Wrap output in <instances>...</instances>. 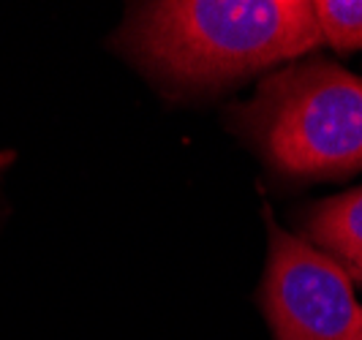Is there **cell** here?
Instances as JSON below:
<instances>
[{
    "mask_svg": "<svg viewBox=\"0 0 362 340\" xmlns=\"http://www.w3.org/2000/svg\"><path fill=\"white\" fill-rule=\"evenodd\" d=\"M308 0H161L134 6L123 52L177 88H218L322 47Z\"/></svg>",
    "mask_w": 362,
    "mask_h": 340,
    "instance_id": "cell-1",
    "label": "cell"
},
{
    "mask_svg": "<svg viewBox=\"0 0 362 340\" xmlns=\"http://www.w3.org/2000/svg\"><path fill=\"white\" fill-rule=\"evenodd\" d=\"M229 117L281 175L313 180L362 169V79L327 57L270 74Z\"/></svg>",
    "mask_w": 362,
    "mask_h": 340,
    "instance_id": "cell-2",
    "label": "cell"
},
{
    "mask_svg": "<svg viewBox=\"0 0 362 340\" xmlns=\"http://www.w3.org/2000/svg\"><path fill=\"white\" fill-rule=\"evenodd\" d=\"M262 307L275 340H362V305L332 256L270 218Z\"/></svg>",
    "mask_w": 362,
    "mask_h": 340,
    "instance_id": "cell-3",
    "label": "cell"
},
{
    "mask_svg": "<svg viewBox=\"0 0 362 340\" xmlns=\"http://www.w3.org/2000/svg\"><path fill=\"white\" fill-rule=\"evenodd\" d=\"M305 232L349 278L362 281V188L316 201L305 213Z\"/></svg>",
    "mask_w": 362,
    "mask_h": 340,
    "instance_id": "cell-4",
    "label": "cell"
},
{
    "mask_svg": "<svg viewBox=\"0 0 362 340\" xmlns=\"http://www.w3.org/2000/svg\"><path fill=\"white\" fill-rule=\"evenodd\" d=\"M313 14L322 30V41L332 49H362V0H316Z\"/></svg>",
    "mask_w": 362,
    "mask_h": 340,
    "instance_id": "cell-5",
    "label": "cell"
}]
</instances>
